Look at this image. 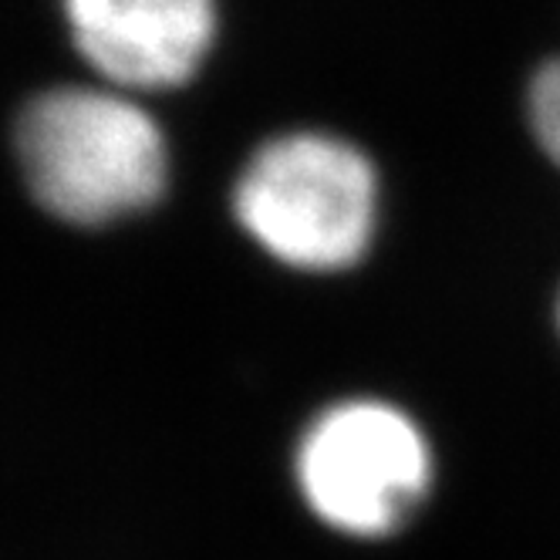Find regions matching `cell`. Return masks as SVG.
<instances>
[{
    "instance_id": "5b68a950",
    "label": "cell",
    "mask_w": 560,
    "mask_h": 560,
    "mask_svg": "<svg viewBox=\"0 0 560 560\" xmlns=\"http://www.w3.org/2000/svg\"><path fill=\"white\" fill-rule=\"evenodd\" d=\"M530 126L544 152L560 166V58L544 65L530 85Z\"/></svg>"
},
{
    "instance_id": "7a4b0ae2",
    "label": "cell",
    "mask_w": 560,
    "mask_h": 560,
    "mask_svg": "<svg viewBox=\"0 0 560 560\" xmlns=\"http://www.w3.org/2000/svg\"><path fill=\"white\" fill-rule=\"evenodd\" d=\"M233 213L257 244L304 270H338L362 257L375 223L369 159L331 136L267 142L244 170Z\"/></svg>"
},
{
    "instance_id": "277c9868",
    "label": "cell",
    "mask_w": 560,
    "mask_h": 560,
    "mask_svg": "<svg viewBox=\"0 0 560 560\" xmlns=\"http://www.w3.org/2000/svg\"><path fill=\"white\" fill-rule=\"evenodd\" d=\"M78 51L126 89H173L213 37L210 0H65Z\"/></svg>"
},
{
    "instance_id": "6da1fadb",
    "label": "cell",
    "mask_w": 560,
    "mask_h": 560,
    "mask_svg": "<svg viewBox=\"0 0 560 560\" xmlns=\"http://www.w3.org/2000/svg\"><path fill=\"white\" fill-rule=\"evenodd\" d=\"M14 149L37 203L78 226L136 213L166 183V145L152 118L95 89H58L27 102Z\"/></svg>"
},
{
    "instance_id": "3957f363",
    "label": "cell",
    "mask_w": 560,
    "mask_h": 560,
    "mask_svg": "<svg viewBox=\"0 0 560 560\" xmlns=\"http://www.w3.org/2000/svg\"><path fill=\"white\" fill-rule=\"evenodd\" d=\"M298 479L325 524L358 537H382L422 500L429 450L398 409L345 402L301 439Z\"/></svg>"
}]
</instances>
